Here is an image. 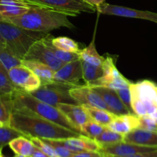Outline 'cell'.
Masks as SVG:
<instances>
[{"label": "cell", "mask_w": 157, "mask_h": 157, "mask_svg": "<svg viewBox=\"0 0 157 157\" xmlns=\"http://www.w3.org/2000/svg\"><path fill=\"white\" fill-rule=\"evenodd\" d=\"M9 126L21 132L26 137L47 140H63L81 135L47 121L27 109L13 107Z\"/></svg>", "instance_id": "6da1fadb"}, {"label": "cell", "mask_w": 157, "mask_h": 157, "mask_svg": "<svg viewBox=\"0 0 157 157\" xmlns=\"http://www.w3.org/2000/svg\"><path fill=\"white\" fill-rule=\"evenodd\" d=\"M7 22L27 30L49 33L59 28L74 29V25L68 18V15L46 8L32 6L21 16L13 18Z\"/></svg>", "instance_id": "7a4b0ae2"}, {"label": "cell", "mask_w": 157, "mask_h": 157, "mask_svg": "<svg viewBox=\"0 0 157 157\" xmlns=\"http://www.w3.org/2000/svg\"><path fill=\"white\" fill-rule=\"evenodd\" d=\"M12 102L13 107H24L47 121L80 133L57 107L39 101L31 94L18 90L12 94Z\"/></svg>", "instance_id": "3957f363"}, {"label": "cell", "mask_w": 157, "mask_h": 157, "mask_svg": "<svg viewBox=\"0 0 157 157\" xmlns=\"http://www.w3.org/2000/svg\"><path fill=\"white\" fill-rule=\"evenodd\" d=\"M0 34L6 41V48L15 57L22 60L31 46L49 33L27 30L12 23L0 21Z\"/></svg>", "instance_id": "277c9868"}, {"label": "cell", "mask_w": 157, "mask_h": 157, "mask_svg": "<svg viewBox=\"0 0 157 157\" xmlns=\"http://www.w3.org/2000/svg\"><path fill=\"white\" fill-rule=\"evenodd\" d=\"M72 87L60 83H45L30 94L39 101L55 107L58 104H78L69 94Z\"/></svg>", "instance_id": "5b68a950"}, {"label": "cell", "mask_w": 157, "mask_h": 157, "mask_svg": "<svg viewBox=\"0 0 157 157\" xmlns=\"http://www.w3.org/2000/svg\"><path fill=\"white\" fill-rule=\"evenodd\" d=\"M32 6L46 8L66 14L68 16H77L82 12L93 13L96 8L85 0H23Z\"/></svg>", "instance_id": "8992f818"}, {"label": "cell", "mask_w": 157, "mask_h": 157, "mask_svg": "<svg viewBox=\"0 0 157 157\" xmlns=\"http://www.w3.org/2000/svg\"><path fill=\"white\" fill-rule=\"evenodd\" d=\"M47 36V35H46ZM46 36L35 41L22 60L26 61H35L41 62L50 67L52 70H57L64 65V63L60 61L49 48L46 41Z\"/></svg>", "instance_id": "52a82bcc"}, {"label": "cell", "mask_w": 157, "mask_h": 157, "mask_svg": "<svg viewBox=\"0 0 157 157\" xmlns=\"http://www.w3.org/2000/svg\"><path fill=\"white\" fill-rule=\"evenodd\" d=\"M10 80L19 90L27 93H32L41 86L42 81L29 67L23 64H18L8 71Z\"/></svg>", "instance_id": "ba28073f"}, {"label": "cell", "mask_w": 157, "mask_h": 157, "mask_svg": "<svg viewBox=\"0 0 157 157\" xmlns=\"http://www.w3.org/2000/svg\"><path fill=\"white\" fill-rule=\"evenodd\" d=\"M96 11L101 14L115 16L126 17V18H139V19L148 20L157 23V13L149 12V11L138 10L131 9L125 6L111 5L108 3H103L96 8Z\"/></svg>", "instance_id": "9c48e42d"}, {"label": "cell", "mask_w": 157, "mask_h": 157, "mask_svg": "<svg viewBox=\"0 0 157 157\" xmlns=\"http://www.w3.org/2000/svg\"><path fill=\"white\" fill-rule=\"evenodd\" d=\"M83 79V68H82L81 60H75L71 62L64 64L55 72L53 81L66 85L77 87Z\"/></svg>", "instance_id": "30bf717a"}, {"label": "cell", "mask_w": 157, "mask_h": 157, "mask_svg": "<svg viewBox=\"0 0 157 157\" xmlns=\"http://www.w3.org/2000/svg\"><path fill=\"white\" fill-rule=\"evenodd\" d=\"M69 94L79 105L109 110V108L101 97L92 87L86 84L72 87L69 90Z\"/></svg>", "instance_id": "8fae6325"}, {"label": "cell", "mask_w": 157, "mask_h": 157, "mask_svg": "<svg viewBox=\"0 0 157 157\" xmlns=\"http://www.w3.org/2000/svg\"><path fill=\"white\" fill-rule=\"evenodd\" d=\"M155 150H157V147L139 146L123 141V142L117 143V144L102 147L99 150V153L103 156L124 157L132 156V155L137 154V153L152 151Z\"/></svg>", "instance_id": "7c38bea8"}, {"label": "cell", "mask_w": 157, "mask_h": 157, "mask_svg": "<svg viewBox=\"0 0 157 157\" xmlns=\"http://www.w3.org/2000/svg\"><path fill=\"white\" fill-rule=\"evenodd\" d=\"M91 87L101 97L111 113L116 116L132 113L128 110L127 107L123 104L115 90L108 88V87H100V86Z\"/></svg>", "instance_id": "4fadbf2b"}, {"label": "cell", "mask_w": 157, "mask_h": 157, "mask_svg": "<svg viewBox=\"0 0 157 157\" xmlns=\"http://www.w3.org/2000/svg\"><path fill=\"white\" fill-rule=\"evenodd\" d=\"M56 107L64 114V116L80 133L81 127L83 124L91 121L85 109L79 104H58Z\"/></svg>", "instance_id": "5bb4252c"}, {"label": "cell", "mask_w": 157, "mask_h": 157, "mask_svg": "<svg viewBox=\"0 0 157 157\" xmlns=\"http://www.w3.org/2000/svg\"><path fill=\"white\" fill-rule=\"evenodd\" d=\"M62 146L66 149L70 150L72 153H79L83 151L99 152L101 149L99 144L93 139L84 136L79 135L75 137H70L67 139L57 140Z\"/></svg>", "instance_id": "9a60e30c"}, {"label": "cell", "mask_w": 157, "mask_h": 157, "mask_svg": "<svg viewBox=\"0 0 157 157\" xmlns=\"http://www.w3.org/2000/svg\"><path fill=\"white\" fill-rule=\"evenodd\" d=\"M131 96L135 97L143 103L155 102L157 104V85L148 80L139 81L129 86Z\"/></svg>", "instance_id": "2e32d148"}, {"label": "cell", "mask_w": 157, "mask_h": 157, "mask_svg": "<svg viewBox=\"0 0 157 157\" xmlns=\"http://www.w3.org/2000/svg\"><path fill=\"white\" fill-rule=\"evenodd\" d=\"M123 141L139 146L157 147V133L136 128L124 135Z\"/></svg>", "instance_id": "e0dca14e"}, {"label": "cell", "mask_w": 157, "mask_h": 157, "mask_svg": "<svg viewBox=\"0 0 157 157\" xmlns=\"http://www.w3.org/2000/svg\"><path fill=\"white\" fill-rule=\"evenodd\" d=\"M139 118L133 113L121 116H116L109 125L107 126L109 129L112 131L126 135L134 129L139 128Z\"/></svg>", "instance_id": "ac0fdd59"}, {"label": "cell", "mask_w": 157, "mask_h": 157, "mask_svg": "<svg viewBox=\"0 0 157 157\" xmlns=\"http://www.w3.org/2000/svg\"><path fill=\"white\" fill-rule=\"evenodd\" d=\"M132 83L128 81L122 74L118 76H109V75H103L99 79L92 81L88 84L89 87H108L112 90H119V89L127 88L129 87Z\"/></svg>", "instance_id": "d6986e66"}, {"label": "cell", "mask_w": 157, "mask_h": 157, "mask_svg": "<svg viewBox=\"0 0 157 157\" xmlns=\"http://www.w3.org/2000/svg\"><path fill=\"white\" fill-rule=\"evenodd\" d=\"M22 64L29 67L35 75H37L41 80L42 84L54 82L53 78L55 71L46 64L38 61L26 60H22Z\"/></svg>", "instance_id": "ffe728a7"}, {"label": "cell", "mask_w": 157, "mask_h": 157, "mask_svg": "<svg viewBox=\"0 0 157 157\" xmlns=\"http://www.w3.org/2000/svg\"><path fill=\"white\" fill-rule=\"evenodd\" d=\"M83 107L90 117L91 121H95L106 127L109 125L116 117V115L113 114L109 110L96 108V107H88V106H83Z\"/></svg>", "instance_id": "44dd1931"}, {"label": "cell", "mask_w": 157, "mask_h": 157, "mask_svg": "<svg viewBox=\"0 0 157 157\" xmlns=\"http://www.w3.org/2000/svg\"><path fill=\"white\" fill-rule=\"evenodd\" d=\"M9 146L15 154L22 155L26 157H30L32 156L35 148L30 139L24 136H18L12 140L9 143Z\"/></svg>", "instance_id": "7402d4cb"}, {"label": "cell", "mask_w": 157, "mask_h": 157, "mask_svg": "<svg viewBox=\"0 0 157 157\" xmlns=\"http://www.w3.org/2000/svg\"><path fill=\"white\" fill-rule=\"evenodd\" d=\"M78 57L82 61H86L94 65L101 66L105 60V58L101 56L97 52L95 44V36H93L92 41L89 43L87 47L80 50V52H78Z\"/></svg>", "instance_id": "603a6c76"}, {"label": "cell", "mask_w": 157, "mask_h": 157, "mask_svg": "<svg viewBox=\"0 0 157 157\" xmlns=\"http://www.w3.org/2000/svg\"><path fill=\"white\" fill-rule=\"evenodd\" d=\"M81 63L83 68V79L86 85L99 79L104 75V71L102 65H94L82 60Z\"/></svg>", "instance_id": "cb8c5ba5"}, {"label": "cell", "mask_w": 157, "mask_h": 157, "mask_svg": "<svg viewBox=\"0 0 157 157\" xmlns=\"http://www.w3.org/2000/svg\"><path fill=\"white\" fill-rule=\"evenodd\" d=\"M12 110V95L0 94V122L3 125H9Z\"/></svg>", "instance_id": "d4e9b609"}, {"label": "cell", "mask_w": 157, "mask_h": 157, "mask_svg": "<svg viewBox=\"0 0 157 157\" xmlns=\"http://www.w3.org/2000/svg\"><path fill=\"white\" fill-rule=\"evenodd\" d=\"M30 7L2 6L0 5V21H7L21 16L26 13Z\"/></svg>", "instance_id": "484cf974"}, {"label": "cell", "mask_w": 157, "mask_h": 157, "mask_svg": "<svg viewBox=\"0 0 157 157\" xmlns=\"http://www.w3.org/2000/svg\"><path fill=\"white\" fill-rule=\"evenodd\" d=\"M124 136L120 133L112 131L110 129L107 128L100 135H99L95 140L99 144L100 147L111 145V144H117V143L123 142Z\"/></svg>", "instance_id": "4316f807"}, {"label": "cell", "mask_w": 157, "mask_h": 157, "mask_svg": "<svg viewBox=\"0 0 157 157\" xmlns=\"http://www.w3.org/2000/svg\"><path fill=\"white\" fill-rule=\"evenodd\" d=\"M52 37L51 36V35L48 34L47 36H46V41H47L48 47L52 51V53L55 55V57L58 59H59L61 61H62L64 64L71 62V61H73L75 60H77L79 58L78 53H72V52H65V51H62L61 49H58L57 48H55L52 44Z\"/></svg>", "instance_id": "83f0119b"}, {"label": "cell", "mask_w": 157, "mask_h": 157, "mask_svg": "<svg viewBox=\"0 0 157 157\" xmlns=\"http://www.w3.org/2000/svg\"><path fill=\"white\" fill-rule=\"evenodd\" d=\"M21 64L22 60L15 57L6 46L0 45V64L6 71Z\"/></svg>", "instance_id": "f1b7e54d"}, {"label": "cell", "mask_w": 157, "mask_h": 157, "mask_svg": "<svg viewBox=\"0 0 157 157\" xmlns=\"http://www.w3.org/2000/svg\"><path fill=\"white\" fill-rule=\"evenodd\" d=\"M52 44L55 48L61 50L72 53H78L80 49L76 41L67 37H58L52 38Z\"/></svg>", "instance_id": "f546056e"}, {"label": "cell", "mask_w": 157, "mask_h": 157, "mask_svg": "<svg viewBox=\"0 0 157 157\" xmlns=\"http://www.w3.org/2000/svg\"><path fill=\"white\" fill-rule=\"evenodd\" d=\"M21 136L24 135L9 125H2L0 127V150L9 145L12 140Z\"/></svg>", "instance_id": "4dcf8cb0"}, {"label": "cell", "mask_w": 157, "mask_h": 157, "mask_svg": "<svg viewBox=\"0 0 157 157\" xmlns=\"http://www.w3.org/2000/svg\"><path fill=\"white\" fill-rule=\"evenodd\" d=\"M18 90H21L17 88L12 81L10 80L6 71L0 64V94H13Z\"/></svg>", "instance_id": "1f68e13d"}, {"label": "cell", "mask_w": 157, "mask_h": 157, "mask_svg": "<svg viewBox=\"0 0 157 157\" xmlns=\"http://www.w3.org/2000/svg\"><path fill=\"white\" fill-rule=\"evenodd\" d=\"M106 128H107V127H106V126L98 124L95 121H89L85 124H83L80 131H81L82 135H84V136H88L91 139L95 140Z\"/></svg>", "instance_id": "d6a6232c"}, {"label": "cell", "mask_w": 157, "mask_h": 157, "mask_svg": "<svg viewBox=\"0 0 157 157\" xmlns=\"http://www.w3.org/2000/svg\"><path fill=\"white\" fill-rule=\"evenodd\" d=\"M29 139L32 141V144L35 146V147H36L38 150H41L42 152L46 153L47 156H49V157H58V155L55 152V150H53V148L49 144L45 142L43 140L38 137H30Z\"/></svg>", "instance_id": "836d02e7"}, {"label": "cell", "mask_w": 157, "mask_h": 157, "mask_svg": "<svg viewBox=\"0 0 157 157\" xmlns=\"http://www.w3.org/2000/svg\"><path fill=\"white\" fill-rule=\"evenodd\" d=\"M47 143L48 144L51 146L55 150L56 154L58 157H71L75 153H72L70 150L66 149L64 146L62 145L57 140H47V139H42Z\"/></svg>", "instance_id": "e575fe53"}, {"label": "cell", "mask_w": 157, "mask_h": 157, "mask_svg": "<svg viewBox=\"0 0 157 157\" xmlns=\"http://www.w3.org/2000/svg\"><path fill=\"white\" fill-rule=\"evenodd\" d=\"M139 128L157 133V124L150 115L139 117Z\"/></svg>", "instance_id": "d590c367"}, {"label": "cell", "mask_w": 157, "mask_h": 157, "mask_svg": "<svg viewBox=\"0 0 157 157\" xmlns=\"http://www.w3.org/2000/svg\"><path fill=\"white\" fill-rule=\"evenodd\" d=\"M103 71H104V75H109V76H118L120 75V72L116 68L114 63V60L111 57H107L105 58L103 64H102Z\"/></svg>", "instance_id": "8d00e7d4"}, {"label": "cell", "mask_w": 157, "mask_h": 157, "mask_svg": "<svg viewBox=\"0 0 157 157\" xmlns=\"http://www.w3.org/2000/svg\"><path fill=\"white\" fill-rule=\"evenodd\" d=\"M115 91H116L119 98H120L123 104L127 107V109L131 113H133V111L132 110V105H131V93L129 87L119 89V90H115Z\"/></svg>", "instance_id": "74e56055"}, {"label": "cell", "mask_w": 157, "mask_h": 157, "mask_svg": "<svg viewBox=\"0 0 157 157\" xmlns=\"http://www.w3.org/2000/svg\"><path fill=\"white\" fill-rule=\"evenodd\" d=\"M0 5L2 6H22V7H32V5L23 0H0Z\"/></svg>", "instance_id": "f35d334b"}, {"label": "cell", "mask_w": 157, "mask_h": 157, "mask_svg": "<svg viewBox=\"0 0 157 157\" xmlns=\"http://www.w3.org/2000/svg\"><path fill=\"white\" fill-rule=\"evenodd\" d=\"M71 157H103V156L99 152L83 151L75 153Z\"/></svg>", "instance_id": "ab89813d"}, {"label": "cell", "mask_w": 157, "mask_h": 157, "mask_svg": "<svg viewBox=\"0 0 157 157\" xmlns=\"http://www.w3.org/2000/svg\"><path fill=\"white\" fill-rule=\"evenodd\" d=\"M109 157H114V156H109ZM124 157H157V150H152V151H149V152H145V153H137V154L132 155V156H124Z\"/></svg>", "instance_id": "60d3db41"}, {"label": "cell", "mask_w": 157, "mask_h": 157, "mask_svg": "<svg viewBox=\"0 0 157 157\" xmlns=\"http://www.w3.org/2000/svg\"><path fill=\"white\" fill-rule=\"evenodd\" d=\"M30 157H49V156H47L46 153H44L43 152H42L41 150H38V148H36V147H35V150H34V152L32 153V156H31Z\"/></svg>", "instance_id": "b9f144b4"}, {"label": "cell", "mask_w": 157, "mask_h": 157, "mask_svg": "<svg viewBox=\"0 0 157 157\" xmlns=\"http://www.w3.org/2000/svg\"><path fill=\"white\" fill-rule=\"evenodd\" d=\"M87 3L92 5L94 7L97 8L98 6H99L100 5H102L103 3L105 2V0H85Z\"/></svg>", "instance_id": "7bdbcfd3"}, {"label": "cell", "mask_w": 157, "mask_h": 157, "mask_svg": "<svg viewBox=\"0 0 157 157\" xmlns=\"http://www.w3.org/2000/svg\"><path fill=\"white\" fill-rule=\"evenodd\" d=\"M12 157H26V156H22V155H18V154H15V156H12Z\"/></svg>", "instance_id": "ee69618b"}, {"label": "cell", "mask_w": 157, "mask_h": 157, "mask_svg": "<svg viewBox=\"0 0 157 157\" xmlns=\"http://www.w3.org/2000/svg\"><path fill=\"white\" fill-rule=\"evenodd\" d=\"M0 157H3L2 154V150H0Z\"/></svg>", "instance_id": "f6af8a7d"}, {"label": "cell", "mask_w": 157, "mask_h": 157, "mask_svg": "<svg viewBox=\"0 0 157 157\" xmlns=\"http://www.w3.org/2000/svg\"><path fill=\"white\" fill-rule=\"evenodd\" d=\"M3 125V124H2V123L1 122H0V127H2V126Z\"/></svg>", "instance_id": "bcb514c9"}, {"label": "cell", "mask_w": 157, "mask_h": 157, "mask_svg": "<svg viewBox=\"0 0 157 157\" xmlns=\"http://www.w3.org/2000/svg\"><path fill=\"white\" fill-rule=\"evenodd\" d=\"M103 156V155H102ZM103 157H109V156H103Z\"/></svg>", "instance_id": "7dc6e473"}]
</instances>
